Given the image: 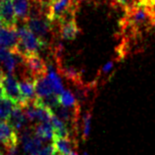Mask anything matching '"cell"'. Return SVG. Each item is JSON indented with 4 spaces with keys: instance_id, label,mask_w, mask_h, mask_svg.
I'll list each match as a JSON object with an SVG mask.
<instances>
[{
    "instance_id": "277c9868",
    "label": "cell",
    "mask_w": 155,
    "mask_h": 155,
    "mask_svg": "<svg viewBox=\"0 0 155 155\" xmlns=\"http://www.w3.org/2000/svg\"><path fill=\"white\" fill-rule=\"evenodd\" d=\"M26 27L43 41L44 38H46L51 32V22L48 21L47 18H43L41 16L31 17L27 21Z\"/></svg>"
},
{
    "instance_id": "2e32d148",
    "label": "cell",
    "mask_w": 155,
    "mask_h": 155,
    "mask_svg": "<svg viewBox=\"0 0 155 155\" xmlns=\"http://www.w3.org/2000/svg\"><path fill=\"white\" fill-rule=\"evenodd\" d=\"M16 106L17 105L8 97H1L0 98V121H8L12 111Z\"/></svg>"
},
{
    "instance_id": "d6986e66",
    "label": "cell",
    "mask_w": 155,
    "mask_h": 155,
    "mask_svg": "<svg viewBox=\"0 0 155 155\" xmlns=\"http://www.w3.org/2000/svg\"><path fill=\"white\" fill-rule=\"evenodd\" d=\"M56 152L55 146L53 143H49L40 149V151L38 153V155H54Z\"/></svg>"
},
{
    "instance_id": "4fadbf2b",
    "label": "cell",
    "mask_w": 155,
    "mask_h": 155,
    "mask_svg": "<svg viewBox=\"0 0 155 155\" xmlns=\"http://www.w3.org/2000/svg\"><path fill=\"white\" fill-rule=\"evenodd\" d=\"M34 134L42 141L54 140L55 138V130L50 123H38L34 128Z\"/></svg>"
},
{
    "instance_id": "f1b7e54d",
    "label": "cell",
    "mask_w": 155,
    "mask_h": 155,
    "mask_svg": "<svg viewBox=\"0 0 155 155\" xmlns=\"http://www.w3.org/2000/svg\"><path fill=\"white\" fill-rule=\"evenodd\" d=\"M0 155H2V153H1V151H0Z\"/></svg>"
},
{
    "instance_id": "ffe728a7",
    "label": "cell",
    "mask_w": 155,
    "mask_h": 155,
    "mask_svg": "<svg viewBox=\"0 0 155 155\" xmlns=\"http://www.w3.org/2000/svg\"><path fill=\"white\" fill-rule=\"evenodd\" d=\"M11 50L7 49L5 47H0V62L3 63L8 57L11 55Z\"/></svg>"
},
{
    "instance_id": "d4e9b609",
    "label": "cell",
    "mask_w": 155,
    "mask_h": 155,
    "mask_svg": "<svg viewBox=\"0 0 155 155\" xmlns=\"http://www.w3.org/2000/svg\"><path fill=\"white\" fill-rule=\"evenodd\" d=\"M1 27H3V21H2L1 17H0V28H1Z\"/></svg>"
},
{
    "instance_id": "8992f818",
    "label": "cell",
    "mask_w": 155,
    "mask_h": 155,
    "mask_svg": "<svg viewBox=\"0 0 155 155\" xmlns=\"http://www.w3.org/2000/svg\"><path fill=\"white\" fill-rule=\"evenodd\" d=\"M19 44V32L17 27L0 28V47H5L13 52Z\"/></svg>"
},
{
    "instance_id": "6da1fadb",
    "label": "cell",
    "mask_w": 155,
    "mask_h": 155,
    "mask_svg": "<svg viewBox=\"0 0 155 155\" xmlns=\"http://www.w3.org/2000/svg\"><path fill=\"white\" fill-rule=\"evenodd\" d=\"M79 0H50L45 17L51 23L75 19L76 7Z\"/></svg>"
},
{
    "instance_id": "8fae6325",
    "label": "cell",
    "mask_w": 155,
    "mask_h": 155,
    "mask_svg": "<svg viewBox=\"0 0 155 155\" xmlns=\"http://www.w3.org/2000/svg\"><path fill=\"white\" fill-rule=\"evenodd\" d=\"M79 31L80 30L77 26L75 19L66 20V21L59 23V35L61 36V38L72 40L76 38Z\"/></svg>"
},
{
    "instance_id": "7a4b0ae2",
    "label": "cell",
    "mask_w": 155,
    "mask_h": 155,
    "mask_svg": "<svg viewBox=\"0 0 155 155\" xmlns=\"http://www.w3.org/2000/svg\"><path fill=\"white\" fill-rule=\"evenodd\" d=\"M2 84L5 91V96L20 107H25L28 104L26 100L23 98L19 87V81L16 79L13 74H6L4 80L2 81Z\"/></svg>"
},
{
    "instance_id": "83f0119b",
    "label": "cell",
    "mask_w": 155,
    "mask_h": 155,
    "mask_svg": "<svg viewBox=\"0 0 155 155\" xmlns=\"http://www.w3.org/2000/svg\"><path fill=\"white\" fill-rule=\"evenodd\" d=\"M7 155H12V154H9V153H7Z\"/></svg>"
},
{
    "instance_id": "ba28073f",
    "label": "cell",
    "mask_w": 155,
    "mask_h": 155,
    "mask_svg": "<svg viewBox=\"0 0 155 155\" xmlns=\"http://www.w3.org/2000/svg\"><path fill=\"white\" fill-rule=\"evenodd\" d=\"M35 89L36 98L38 99H43L47 96L55 94L54 91H53L52 85L46 75L36 78L35 80Z\"/></svg>"
},
{
    "instance_id": "9a60e30c",
    "label": "cell",
    "mask_w": 155,
    "mask_h": 155,
    "mask_svg": "<svg viewBox=\"0 0 155 155\" xmlns=\"http://www.w3.org/2000/svg\"><path fill=\"white\" fill-rule=\"evenodd\" d=\"M48 80H49L50 84L53 87V91L56 95H60L65 89L63 87V84H62V81H61L60 77L58 76V74L55 72V70L53 69L52 66H47V74H46Z\"/></svg>"
},
{
    "instance_id": "4316f807",
    "label": "cell",
    "mask_w": 155,
    "mask_h": 155,
    "mask_svg": "<svg viewBox=\"0 0 155 155\" xmlns=\"http://www.w3.org/2000/svg\"><path fill=\"white\" fill-rule=\"evenodd\" d=\"M153 25L155 26V20H154V22H153Z\"/></svg>"
},
{
    "instance_id": "7402d4cb",
    "label": "cell",
    "mask_w": 155,
    "mask_h": 155,
    "mask_svg": "<svg viewBox=\"0 0 155 155\" xmlns=\"http://www.w3.org/2000/svg\"><path fill=\"white\" fill-rule=\"evenodd\" d=\"M113 67H114V62H113V61H109V62H107L102 67V70H101V72H102L103 74H108L109 72H111L113 70Z\"/></svg>"
},
{
    "instance_id": "484cf974",
    "label": "cell",
    "mask_w": 155,
    "mask_h": 155,
    "mask_svg": "<svg viewBox=\"0 0 155 155\" xmlns=\"http://www.w3.org/2000/svg\"><path fill=\"white\" fill-rule=\"evenodd\" d=\"M83 154H84V155H89V154H88V153H87V151H84V152Z\"/></svg>"
},
{
    "instance_id": "f546056e",
    "label": "cell",
    "mask_w": 155,
    "mask_h": 155,
    "mask_svg": "<svg viewBox=\"0 0 155 155\" xmlns=\"http://www.w3.org/2000/svg\"><path fill=\"white\" fill-rule=\"evenodd\" d=\"M0 1H1V0H0Z\"/></svg>"
},
{
    "instance_id": "7c38bea8",
    "label": "cell",
    "mask_w": 155,
    "mask_h": 155,
    "mask_svg": "<svg viewBox=\"0 0 155 155\" xmlns=\"http://www.w3.org/2000/svg\"><path fill=\"white\" fill-rule=\"evenodd\" d=\"M27 118L25 113H24V110L22 107L20 106H16L14 110L12 111L11 115L8 119V123L13 128L16 132H22V130L27 128L26 127V123H27Z\"/></svg>"
},
{
    "instance_id": "cb8c5ba5",
    "label": "cell",
    "mask_w": 155,
    "mask_h": 155,
    "mask_svg": "<svg viewBox=\"0 0 155 155\" xmlns=\"http://www.w3.org/2000/svg\"><path fill=\"white\" fill-rule=\"evenodd\" d=\"M5 76H6V74L4 73V70L1 67H0V81H1V83H2V81L4 80V78H5Z\"/></svg>"
},
{
    "instance_id": "52a82bcc",
    "label": "cell",
    "mask_w": 155,
    "mask_h": 155,
    "mask_svg": "<svg viewBox=\"0 0 155 155\" xmlns=\"http://www.w3.org/2000/svg\"><path fill=\"white\" fill-rule=\"evenodd\" d=\"M0 17L5 27H17V17L12 0H1L0 1Z\"/></svg>"
},
{
    "instance_id": "5bb4252c",
    "label": "cell",
    "mask_w": 155,
    "mask_h": 155,
    "mask_svg": "<svg viewBox=\"0 0 155 155\" xmlns=\"http://www.w3.org/2000/svg\"><path fill=\"white\" fill-rule=\"evenodd\" d=\"M56 151L62 155H70L74 147V138L71 137H55L53 140Z\"/></svg>"
},
{
    "instance_id": "30bf717a",
    "label": "cell",
    "mask_w": 155,
    "mask_h": 155,
    "mask_svg": "<svg viewBox=\"0 0 155 155\" xmlns=\"http://www.w3.org/2000/svg\"><path fill=\"white\" fill-rule=\"evenodd\" d=\"M35 0H12L17 19L27 22L31 17V11Z\"/></svg>"
},
{
    "instance_id": "ac0fdd59",
    "label": "cell",
    "mask_w": 155,
    "mask_h": 155,
    "mask_svg": "<svg viewBox=\"0 0 155 155\" xmlns=\"http://www.w3.org/2000/svg\"><path fill=\"white\" fill-rule=\"evenodd\" d=\"M91 113L87 111L84 113L83 116V134H81V137L84 140H87L89 134H91Z\"/></svg>"
},
{
    "instance_id": "603a6c76",
    "label": "cell",
    "mask_w": 155,
    "mask_h": 155,
    "mask_svg": "<svg viewBox=\"0 0 155 155\" xmlns=\"http://www.w3.org/2000/svg\"><path fill=\"white\" fill-rule=\"evenodd\" d=\"M3 96H5V91H4V87H3L2 83L0 81V98Z\"/></svg>"
},
{
    "instance_id": "44dd1931",
    "label": "cell",
    "mask_w": 155,
    "mask_h": 155,
    "mask_svg": "<svg viewBox=\"0 0 155 155\" xmlns=\"http://www.w3.org/2000/svg\"><path fill=\"white\" fill-rule=\"evenodd\" d=\"M116 3L120 4V5H123L125 7V10L130 8V6H133L134 3H137L138 0H114Z\"/></svg>"
},
{
    "instance_id": "9c48e42d",
    "label": "cell",
    "mask_w": 155,
    "mask_h": 155,
    "mask_svg": "<svg viewBox=\"0 0 155 155\" xmlns=\"http://www.w3.org/2000/svg\"><path fill=\"white\" fill-rule=\"evenodd\" d=\"M19 87L23 98L26 100L27 103L31 102V101L36 99L34 79L28 77L22 78V80L19 81Z\"/></svg>"
},
{
    "instance_id": "3957f363",
    "label": "cell",
    "mask_w": 155,
    "mask_h": 155,
    "mask_svg": "<svg viewBox=\"0 0 155 155\" xmlns=\"http://www.w3.org/2000/svg\"><path fill=\"white\" fill-rule=\"evenodd\" d=\"M21 141L23 149L28 155H38L43 147V141L34 134V130L25 128L21 132Z\"/></svg>"
},
{
    "instance_id": "e0dca14e",
    "label": "cell",
    "mask_w": 155,
    "mask_h": 155,
    "mask_svg": "<svg viewBox=\"0 0 155 155\" xmlns=\"http://www.w3.org/2000/svg\"><path fill=\"white\" fill-rule=\"evenodd\" d=\"M59 103L61 106L66 108H77L80 107L78 104V100L76 96L73 94L70 91H64L61 94L58 96Z\"/></svg>"
},
{
    "instance_id": "5b68a950",
    "label": "cell",
    "mask_w": 155,
    "mask_h": 155,
    "mask_svg": "<svg viewBox=\"0 0 155 155\" xmlns=\"http://www.w3.org/2000/svg\"><path fill=\"white\" fill-rule=\"evenodd\" d=\"M0 142L5 146L7 151L18 147L19 137L17 132L7 121H0Z\"/></svg>"
}]
</instances>
